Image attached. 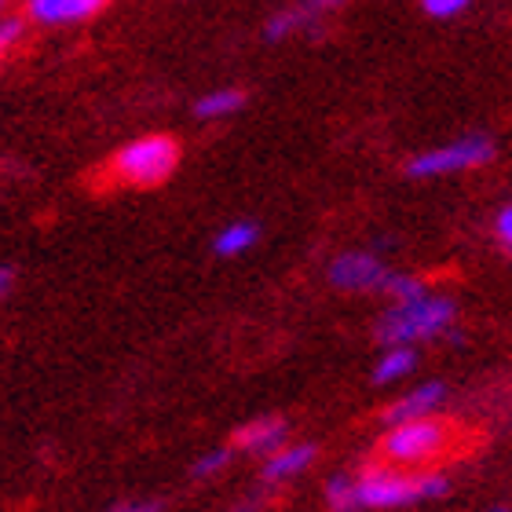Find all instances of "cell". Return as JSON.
I'll list each match as a JSON object with an SVG mask.
<instances>
[{
    "label": "cell",
    "mask_w": 512,
    "mask_h": 512,
    "mask_svg": "<svg viewBox=\"0 0 512 512\" xmlns=\"http://www.w3.org/2000/svg\"><path fill=\"white\" fill-rule=\"evenodd\" d=\"M450 476L439 469H399L388 461H374L355 476V498L359 509L370 512H392L410 509V505L447 498Z\"/></svg>",
    "instance_id": "cell-1"
},
{
    "label": "cell",
    "mask_w": 512,
    "mask_h": 512,
    "mask_svg": "<svg viewBox=\"0 0 512 512\" xmlns=\"http://www.w3.org/2000/svg\"><path fill=\"white\" fill-rule=\"evenodd\" d=\"M183 147L176 136L165 132H147V136L128 139L125 147H118L107 161V176L118 187H136V191H150L169 183L180 169Z\"/></svg>",
    "instance_id": "cell-2"
},
{
    "label": "cell",
    "mask_w": 512,
    "mask_h": 512,
    "mask_svg": "<svg viewBox=\"0 0 512 512\" xmlns=\"http://www.w3.org/2000/svg\"><path fill=\"white\" fill-rule=\"evenodd\" d=\"M458 319V304L447 293H425L410 304H392L374 326L377 344H421L439 341Z\"/></svg>",
    "instance_id": "cell-3"
},
{
    "label": "cell",
    "mask_w": 512,
    "mask_h": 512,
    "mask_svg": "<svg viewBox=\"0 0 512 512\" xmlns=\"http://www.w3.org/2000/svg\"><path fill=\"white\" fill-rule=\"evenodd\" d=\"M450 450H454V425L436 414L392 425L381 439V458L399 469H425L432 461L447 458Z\"/></svg>",
    "instance_id": "cell-4"
},
{
    "label": "cell",
    "mask_w": 512,
    "mask_h": 512,
    "mask_svg": "<svg viewBox=\"0 0 512 512\" xmlns=\"http://www.w3.org/2000/svg\"><path fill=\"white\" fill-rule=\"evenodd\" d=\"M498 158V143L483 132H465V136L439 143L432 150H421L406 161L403 172L410 180H439V176H458V172L483 169Z\"/></svg>",
    "instance_id": "cell-5"
},
{
    "label": "cell",
    "mask_w": 512,
    "mask_h": 512,
    "mask_svg": "<svg viewBox=\"0 0 512 512\" xmlns=\"http://www.w3.org/2000/svg\"><path fill=\"white\" fill-rule=\"evenodd\" d=\"M392 267L374 249H344L326 264V282L341 293H381Z\"/></svg>",
    "instance_id": "cell-6"
},
{
    "label": "cell",
    "mask_w": 512,
    "mask_h": 512,
    "mask_svg": "<svg viewBox=\"0 0 512 512\" xmlns=\"http://www.w3.org/2000/svg\"><path fill=\"white\" fill-rule=\"evenodd\" d=\"M110 0H22V15L33 26L44 30H63V26H81L96 19Z\"/></svg>",
    "instance_id": "cell-7"
},
{
    "label": "cell",
    "mask_w": 512,
    "mask_h": 512,
    "mask_svg": "<svg viewBox=\"0 0 512 512\" xmlns=\"http://www.w3.org/2000/svg\"><path fill=\"white\" fill-rule=\"evenodd\" d=\"M443 399H447V384H443V381L417 384V388H410V392L399 395L395 403L384 406V410H381V425L392 428V425H403V421H417V417L436 414L439 406H443Z\"/></svg>",
    "instance_id": "cell-8"
},
{
    "label": "cell",
    "mask_w": 512,
    "mask_h": 512,
    "mask_svg": "<svg viewBox=\"0 0 512 512\" xmlns=\"http://www.w3.org/2000/svg\"><path fill=\"white\" fill-rule=\"evenodd\" d=\"M319 458V447L315 443H282L278 450L267 454V461L260 465V483L264 487H282V483L297 480L300 472L311 469V461Z\"/></svg>",
    "instance_id": "cell-9"
},
{
    "label": "cell",
    "mask_w": 512,
    "mask_h": 512,
    "mask_svg": "<svg viewBox=\"0 0 512 512\" xmlns=\"http://www.w3.org/2000/svg\"><path fill=\"white\" fill-rule=\"evenodd\" d=\"M289 439V421L282 414H264V417H253L246 425L235 428V436H231V447L238 454H271L278 450L282 443Z\"/></svg>",
    "instance_id": "cell-10"
},
{
    "label": "cell",
    "mask_w": 512,
    "mask_h": 512,
    "mask_svg": "<svg viewBox=\"0 0 512 512\" xmlns=\"http://www.w3.org/2000/svg\"><path fill=\"white\" fill-rule=\"evenodd\" d=\"M315 22H319V8L304 0V4H293V8H278L271 19L264 22V41H286L293 33H304V30H315Z\"/></svg>",
    "instance_id": "cell-11"
},
{
    "label": "cell",
    "mask_w": 512,
    "mask_h": 512,
    "mask_svg": "<svg viewBox=\"0 0 512 512\" xmlns=\"http://www.w3.org/2000/svg\"><path fill=\"white\" fill-rule=\"evenodd\" d=\"M242 107H246V92L235 85H224L194 99L191 114L198 121H227V118H235V114H242Z\"/></svg>",
    "instance_id": "cell-12"
},
{
    "label": "cell",
    "mask_w": 512,
    "mask_h": 512,
    "mask_svg": "<svg viewBox=\"0 0 512 512\" xmlns=\"http://www.w3.org/2000/svg\"><path fill=\"white\" fill-rule=\"evenodd\" d=\"M417 370V348L414 344H388L381 352V359L374 363V374L370 381L374 384H395L410 377Z\"/></svg>",
    "instance_id": "cell-13"
},
{
    "label": "cell",
    "mask_w": 512,
    "mask_h": 512,
    "mask_svg": "<svg viewBox=\"0 0 512 512\" xmlns=\"http://www.w3.org/2000/svg\"><path fill=\"white\" fill-rule=\"evenodd\" d=\"M260 242V224L253 220H231L227 227H220L213 238V253L220 260H235V256L249 253Z\"/></svg>",
    "instance_id": "cell-14"
},
{
    "label": "cell",
    "mask_w": 512,
    "mask_h": 512,
    "mask_svg": "<svg viewBox=\"0 0 512 512\" xmlns=\"http://www.w3.org/2000/svg\"><path fill=\"white\" fill-rule=\"evenodd\" d=\"M322 502L330 512H359V498H355V476L348 472H333L326 487H322Z\"/></svg>",
    "instance_id": "cell-15"
},
{
    "label": "cell",
    "mask_w": 512,
    "mask_h": 512,
    "mask_svg": "<svg viewBox=\"0 0 512 512\" xmlns=\"http://www.w3.org/2000/svg\"><path fill=\"white\" fill-rule=\"evenodd\" d=\"M381 293H384L388 300H392V304H410V300L425 297V293H432V289H428V282H425L421 275H406V271H392V275H388V282H384Z\"/></svg>",
    "instance_id": "cell-16"
},
{
    "label": "cell",
    "mask_w": 512,
    "mask_h": 512,
    "mask_svg": "<svg viewBox=\"0 0 512 512\" xmlns=\"http://www.w3.org/2000/svg\"><path fill=\"white\" fill-rule=\"evenodd\" d=\"M238 450L231 447V443H224V447H213V450H205L202 458L191 465V480H213V476H220V472L235 461Z\"/></svg>",
    "instance_id": "cell-17"
},
{
    "label": "cell",
    "mask_w": 512,
    "mask_h": 512,
    "mask_svg": "<svg viewBox=\"0 0 512 512\" xmlns=\"http://www.w3.org/2000/svg\"><path fill=\"white\" fill-rule=\"evenodd\" d=\"M26 26H30L26 15H8V11L0 15V59H4L11 48H19L22 37H26Z\"/></svg>",
    "instance_id": "cell-18"
},
{
    "label": "cell",
    "mask_w": 512,
    "mask_h": 512,
    "mask_svg": "<svg viewBox=\"0 0 512 512\" xmlns=\"http://www.w3.org/2000/svg\"><path fill=\"white\" fill-rule=\"evenodd\" d=\"M472 8V0H421V11L428 19H458Z\"/></svg>",
    "instance_id": "cell-19"
},
{
    "label": "cell",
    "mask_w": 512,
    "mask_h": 512,
    "mask_svg": "<svg viewBox=\"0 0 512 512\" xmlns=\"http://www.w3.org/2000/svg\"><path fill=\"white\" fill-rule=\"evenodd\" d=\"M491 235L498 242L505 256H512V202H505L498 213H494V224H491Z\"/></svg>",
    "instance_id": "cell-20"
},
{
    "label": "cell",
    "mask_w": 512,
    "mask_h": 512,
    "mask_svg": "<svg viewBox=\"0 0 512 512\" xmlns=\"http://www.w3.org/2000/svg\"><path fill=\"white\" fill-rule=\"evenodd\" d=\"M15 267L11 264H0V304H4V300L11 297V289H15Z\"/></svg>",
    "instance_id": "cell-21"
},
{
    "label": "cell",
    "mask_w": 512,
    "mask_h": 512,
    "mask_svg": "<svg viewBox=\"0 0 512 512\" xmlns=\"http://www.w3.org/2000/svg\"><path fill=\"white\" fill-rule=\"evenodd\" d=\"M165 505L158 498H150V502H125V505H114L110 512H161Z\"/></svg>",
    "instance_id": "cell-22"
},
{
    "label": "cell",
    "mask_w": 512,
    "mask_h": 512,
    "mask_svg": "<svg viewBox=\"0 0 512 512\" xmlns=\"http://www.w3.org/2000/svg\"><path fill=\"white\" fill-rule=\"evenodd\" d=\"M439 341H447V344H465V330H454V326H450V330L443 333Z\"/></svg>",
    "instance_id": "cell-23"
},
{
    "label": "cell",
    "mask_w": 512,
    "mask_h": 512,
    "mask_svg": "<svg viewBox=\"0 0 512 512\" xmlns=\"http://www.w3.org/2000/svg\"><path fill=\"white\" fill-rule=\"evenodd\" d=\"M260 509H264V502H260V498H249V502H242L238 509H231V512H260Z\"/></svg>",
    "instance_id": "cell-24"
},
{
    "label": "cell",
    "mask_w": 512,
    "mask_h": 512,
    "mask_svg": "<svg viewBox=\"0 0 512 512\" xmlns=\"http://www.w3.org/2000/svg\"><path fill=\"white\" fill-rule=\"evenodd\" d=\"M311 4H315L319 11H330V8H341L344 0H311Z\"/></svg>",
    "instance_id": "cell-25"
},
{
    "label": "cell",
    "mask_w": 512,
    "mask_h": 512,
    "mask_svg": "<svg viewBox=\"0 0 512 512\" xmlns=\"http://www.w3.org/2000/svg\"><path fill=\"white\" fill-rule=\"evenodd\" d=\"M487 512H512L509 505H494V509H487Z\"/></svg>",
    "instance_id": "cell-26"
},
{
    "label": "cell",
    "mask_w": 512,
    "mask_h": 512,
    "mask_svg": "<svg viewBox=\"0 0 512 512\" xmlns=\"http://www.w3.org/2000/svg\"><path fill=\"white\" fill-rule=\"evenodd\" d=\"M8 4H11V0H0V15H4V11H8Z\"/></svg>",
    "instance_id": "cell-27"
},
{
    "label": "cell",
    "mask_w": 512,
    "mask_h": 512,
    "mask_svg": "<svg viewBox=\"0 0 512 512\" xmlns=\"http://www.w3.org/2000/svg\"><path fill=\"white\" fill-rule=\"evenodd\" d=\"M0 63H4V59H0Z\"/></svg>",
    "instance_id": "cell-28"
}]
</instances>
